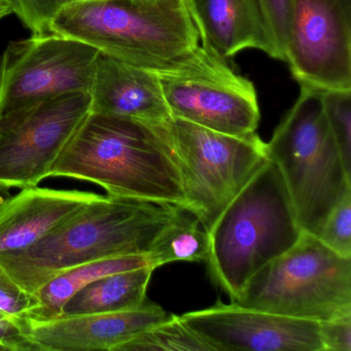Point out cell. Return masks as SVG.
<instances>
[{
  "label": "cell",
  "instance_id": "cell-1",
  "mask_svg": "<svg viewBox=\"0 0 351 351\" xmlns=\"http://www.w3.org/2000/svg\"><path fill=\"white\" fill-rule=\"evenodd\" d=\"M50 176L93 182L108 196L186 209L180 158L168 123L151 125L90 112Z\"/></svg>",
  "mask_w": 351,
  "mask_h": 351
},
{
  "label": "cell",
  "instance_id": "cell-2",
  "mask_svg": "<svg viewBox=\"0 0 351 351\" xmlns=\"http://www.w3.org/2000/svg\"><path fill=\"white\" fill-rule=\"evenodd\" d=\"M182 207L114 196L82 207L27 250L0 256L14 280L34 295L64 271L86 263L147 254Z\"/></svg>",
  "mask_w": 351,
  "mask_h": 351
},
{
  "label": "cell",
  "instance_id": "cell-3",
  "mask_svg": "<svg viewBox=\"0 0 351 351\" xmlns=\"http://www.w3.org/2000/svg\"><path fill=\"white\" fill-rule=\"evenodd\" d=\"M50 32L152 71L180 64L200 46L186 0H71Z\"/></svg>",
  "mask_w": 351,
  "mask_h": 351
},
{
  "label": "cell",
  "instance_id": "cell-4",
  "mask_svg": "<svg viewBox=\"0 0 351 351\" xmlns=\"http://www.w3.org/2000/svg\"><path fill=\"white\" fill-rule=\"evenodd\" d=\"M208 233L209 274L232 302L260 269L297 243L303 231L282 176L269 158Z\"/></svg>",
  "mask_w": 351,
  "mask_h": 351
},
{
  "label": "cell",
  "instance_id": "cell-5",
  "mask_svg": "<svg viewBox=\"0 0 351 351\" xmlns=\"http://www.w3.org/2000/svg\"><path fill=\"white\" fill-rule=\"evenodd\" d=\"M302 231L317 235L348 189L347 173L324 112L322 91L301 86L299 97L266 143Z\"/></svg>",
  "mask_w": 351,
  "mask_h": 351
},
{
  "label": "cell",
  "instance_id": "cell-6",
  "mask_svg": "<svg viewBox=\"0 0 351 351\" xmlns=\"http://www.w3.org/2000/svg\"><path fill=\"white\" fill-rule=\"evenodd\" d=\"M233 303L316 322L351 315V258L303 232L247 281Z\"/></svg>",
  "mask_w": 351,
  "mask_h": 351
},
{
  "label": "cell",
  "instance_id": "cell-7",
  "mask_svg": "<svg viewBox=\"0 0 351 351\" xmlns=\"http://www.w3.org/2000/svg\"><path fill=\"white\" fill-rule=\"evenodd\" d=\"M170 135L180 158L186 209L207 232L268 160L256 133L223 134L171 117Z\"/></svg>",
  "mask_w": 351,
  "mask_h": 351
},
{
  "label": "cell",
  "instance_id": "cell-8",
  "mask_svg": "<svg viewBox=\"0 0 351 351\" xmlns=\"http://www.w3.org/2000/svg\"><path fill=\"white\" fill-rule=\"evenodd\" d=\"M159 77L171 117L223 134H254L260 122L256 88L205 45Z\"/></svg>",
  "mask_w": 351,
  "mask_h": 351
},
{
  "label": "cell",
  "instance_id": "cell-9",
  "mask_svg": "<svg viewBox=\"0 0 351 351\" xmlns=\"http://www.w3.org/2000/svg\"><path fill=\"white\" fill-rule=\"evenodd\" d=\"M91 112L89 93L64 94L0 116V184L38 186Z\"/></svg>",
  "mask_w": 351,
  "mask_h": 351
},
{
  "label": "cell",
  "instance_id": "cell-10",
  "mask_svg": "<svg viewBox=\"0 0 351 351\" xmlns=\"http://www.w3.org/2000/svg\"><path fill=\"white\" fill-rule=\"evenodd\" d=\"M100 53L58 34L8 44L0 58V116L69 93H89Z\"/></svg>",
  "mask_w": 351,
  "mask_h": 351
},
{
  "label": "cell",
  "instance_id": "cell-11",
  "mask_svg": "<svg viewBox=\"0 0 351 351\" xmlns=\"http://www.w3.org/2000/svg\"><path fill=\"white\" fill-rule=\"evenodd\" d=\"M350 17L342 0H291L285 61L300 86L351 91Z\"/></svg>",
  "mask_w": 351,
  "mask_h": 351
},
{
  "label": "cell",
  "instance_id": "cell-12",
  "mask_svg": "<svg viewBox=\"0 0 351 351\" xmlns=\"http://www.w3.org/2000/svg\"><path fill=\"white\" fill-rule=\"evenodd\" d=\"M215 351H324L319 324L217 302L180 316Z\"/></svg>",
  "mask_w": 351,
  "mask_h": 351
},
{
  "label": "cell",
  "instance_id": "cell-13",
  "mask_svg": "<svg viewBox=\"0 0 351 351\" xmlns=\"http://www.w3.org/2000/svg\"><path fill=\"white\" fill-rule=\"evenodd\" d=\"M169 316L160 306L147 301L122 311L22 322L38 351H117Z\"/></svg>",
  "mask_w": 351,
  "mask_h": 351
},
{
  "label": "cell",
  "instance_id": "cell-14",
  "mask_svg": "<svg viewBox=\"0 0 351 351\" xmlns=\"http://www.w3.org/2000/svg\"><path fill=\"white\" fill-rule=\"evenodd\" d=\"M89 94L94 114L151 125H165L171 118L159 77L154 71L102 54Z\"/></svg>",
  "mask_w": 351,
  "mask_h": 351
},
{
  "label": "cell",
  "instance_id": "cell-15",
  "mask_svg": "<svg viewBox=\"0 0 351 351\" xmlns=\"http://www.w3.org/2000/svg\"><path fill=\"white\" fill-rule=\"evenodd\" d=\"M101 195L77 190L21 189L0 205V256L27 250Z\"/></svg>",
  "mask_w": 351,
  "mask_h": 351
},
{
  "label": "cell",
  "instance_id": "cell-16",
  "mask_svg": "<svg viewBox=\"0 0 351 351\" xmlns=\"http://www.w3.org/2000/svg\"><path fill=\"white\" fill-rule=\"evenodd\" d=\"M202 45L228 59L256 49L279 60L256 0H186Z\"/></svg>",
  "mask_w": 351,
  "mask_h": 351
},
{
  "label": "cell",
  "instance_id": "cell-17",
  "mask_svg": "<svg viewBox=\"0 0 351 351\" xmlns=\"http://www.w3.org/2000/svg\"><path fill=\"white\" fill-rule=\"evenodd\" d=\"M143 267H149L147 254H129L86 263L64 271L34 293L38 304L28 312L25 318L48 320L59 317L69 299L90 283L106 275Z\"/></svg>",
  "mask_w": 351,
  "mask_h": 351
},
{
  "label": "cell",
  "instance_id": "cell-18",
  "mask_svg": "<svg viewBox=\"0 0 351 351\" xmlns=\"http://www.w3.org/2000/svg\"><path fill=\"white\" fill-rule=\"evenodd\" d=\"M151 267L106 275L69 299L60 316L85 315L134 309L147 302ZM59 316V317H60Z\"/></svg>",
  "mask_w": 351,
  "mask_h": 351
},
{
  "label": "cell",
  "instance_id": "cell-19",
  "mask_svg": "<svg viewBox=\"0 0 351 351\" xmlns=\"http://www.w3.org/2000/svg\"><path fill=\"white\" fill-rule=\"evenodd\" d=\"M210 252L209 233L199 219L182 208L173 221L159 234L147 252L154 270L174 262H207Z\"/></svg>",
  "mask_w": 351,
  "mask_h": 351
},
{
  "label": "cell",
  "instance_id": "cell-20",
  "mask_svg": "<svg viewBox=\"0 0 351 351\" xmlns=\"http://www.w3.org/2000/svg\"><path fill=\"white\" fill-rule=\"evenodd\" d=\"M117 351H215L180 316L171 315L121 345Z\"/></svg>",
  "mask_w": 351,
  "mask_h": 351
},
{
  "label": "cell",
  "instance_id": "cell-21",
  "mask_svg": "<svg viewBox=\"0 0 351 351\" xmlns=\"http://www.w3.org/2000/svg\"><path fill=\"white\" fill-rule=\"evenodd\" d=\"M322 101L345 169L351 176V91L322 92Z\"/></svg>",
  "mask_w": 351,
  "mask_h": 351
},
{
  "label": "cell",
  "instance_id": "cell-22",
  "mask_svg": "<svg viewBox=\"0 0 351 351\" xmlns=\"http://www.w3.org/2000/svg\"><path fill=\"white\" fill-rule=\"evenodd\" d=\"M316 237L340 256L351 258V189L332 207Z\"/></svg>",
  "mask_w": 351,
  "mask_h": 351
},
{
  "label": "cell",
  "instance_id": "cell-23",
  "mask_svg": "<svg viewBox=\"0 0 351 351\" xmlns=\"http://www.w3.org/2000/svg\"><path fill=\"white\" fill-rule=\"evenodd\" d=\"M71 0H12L13 12L32 36L51 34L50 25L63 5Z\"/></svg>",
  "mask_w": 351,
  "mask_h": 351
},
{
  "label": "cell",
  "instance_id": "cell-24",
  "mask_svg": "<svg viewBox=\"0 0 351 351\" xmlns=\"http://www.w3.org/2000/svg\"><path fill=\"white\" fill-rule=\"evenodd\" d=\"M36 304L34 295L18 285L0 264V311L17 322H23L22 320Z\"/></svg>",
  "mask_w": 351,
  "mask_h": 351
},
{
  "label": "cell",
  "instance_id": "cell-25",
  "mask_svg": "<svg viewBox=\"0 0 351 351\" xmlns=\"http://www.w3.org/2000/svg\"><path fill=\"white\" fill-rule=\"evenodd\" d=\"M269 34L274 42L279 60L285 61V43L289 29L291 0H256Z\"/></svg>",
  "mask_w": 351,
  "mask_h": 351
},
{
  "label": "cell",
  "instance_id": "cell-26",
  "mask_svg": "<svg viewBox=\"0 0 351 351\" xmlns=\"http://www.w3.org/2000/svg\"><path fill=\"white\" fill-rule=\"evenodd\" d=\"M324 351H351V315L318 322Z\"/></svg>",
  "mask_w": 351,
  "mask_h": 351
},
{
  "label": "cell",
  "instance_id": "cell-27",
  "mask_svg": "<svg viewBox=\"0 0 351 351\" xmlns=\"http://www.w3.org/2000/svg\"><path fill=\"white\" fill-rule=\"evenodd\" d=\"M0 350L38 351L26 334L23 322H17L0 311Z\"/></svg>",
  "mask_w": 351,
  "mask_h": 351
},
{
  "label": "cell",
  "instance_id": "cell-28",
  "mask_svg": "<svg viewBox=\"0 0 351 351\" xmlns=\"http://www.w3.org/2000/svg\"><path fill=\"white\" fill-rule=\"evenodd\" d=\"M14 14L12 0H0V20Z\"/></svg>",
  "mask_w": 351,
  "mask_h": 351
},
{
  "label": "cell",
  "instance_id": "cell-29",
  "mask_svg": "<svg viewBox=\"0 0 351 351\" xmlns=\"http://www.w3.org/2000/svg\"><path fill=\"white\" fill-rule=\"evenodd\" d=\"M11 189L5 184H0V205L12 196Z\"/></svg>",
  "mask_w": 351,
  "mask_h": 351
},
{
  "label": "cell",
  "instance_id": "cell-30",
  "mask_svg": "<svg viewBox=\"0 0 351 351\" xmlns=\"http://www.w3.org/2000/svg\"><path fill=\"white\" fill-rule=\"evenodd\" d=\"M342 1L344 3L345 8L351 13V0H342Z\"/></svg>",
  "mask_w": 351,
  "mask_h": 351
}]
</instances>
